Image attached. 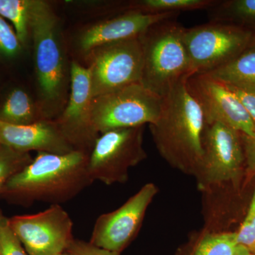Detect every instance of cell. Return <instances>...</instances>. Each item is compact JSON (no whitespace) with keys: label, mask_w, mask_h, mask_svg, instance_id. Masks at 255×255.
Returning <instances> with one entry per match:
<instances>
[{"label":"cell","mask_w":255,"mask_h":255,"mask_svg":"<svg viewBox=\"0 0 255 255\" xmlns=\"http://www.w3.org/2000/svg\"><path fill=\"white\" fill-rule=\"evenodd\" d=\"M204 154L194 177L202 196L204 229L217 231L225 196L229 189L241 190L247 171L246 153L241 134L231 128L215 124L206 129Z\"/></svg>","instance_id":"1"},{"label":"cell","mask_w":255,"mask_h":255,"mask_svg":"<svg viewBox=\"0 0 255 255\" xmlns=\"http://www.w3.org/2000/svg\"><path fill=\"white\" fill-rule=\"evenodd\" d=\"M184 79L163 98L158 119L149 125L156 148L172 168L195 175L204 154L206 121Z\"/></svg>","instance_id":"2"},{"label":"cell","mask_w":255,"mask_h":255,"mask_svg":"<svg viewBox=\"0 0 255 255\" xmlns=\"http://www.w3.org/2000/svg\"><path fill=\"white\" fill-rule=\"evenodd\" d=\"M88 159L89 154L80 150L65 155L38 152L10 178L0 195L26 206L36 201L61 205L94 182L87 169Z\"/></svg>","instance_id":"3"},{"label":"cell","mask_w":255,"mask_h":255,"mask_svg":"<svg viewBox=\"0 0 255 255\" xmlns=\"http://www.w3.org/2000/svg\"><path fill=\"white\" fill-rule=\"evenodd\" d=\"M30 35L34 48L38 107L43 119L59 117L67 102V74L56 15L48 2L33 0Z\"/></svg>","instance_id":"4"},{"label":"cell","mask_w":255,"mask_h":255,"mask_svg":"<svg viewBox=\"0 0 255 255\" xmlns=\"http://www.w3.org/2000/svg\"><path fill=\"white\" fill-rule=\"evenodd\" d=\"M184 29L176 18H170L154 23L139 36L143 52L140 84L162 98L191 76Z\"/></svg>","instance_id":"5"},{"label":"cell","mask_w":255,"mask_h":255,"mask_svg":"<svg viewBox=\"0 0 255 255\" xmlns=\"http://www.w3.org/2000/svg\"><path fill=\"white\" fill-rule=\"evenodd\" d=\"M183 40L191 76L208 74L229 63L255 42V36L236 25L209 21L184 28Z\"/></svg>","instance_id":"6"},{"label":"cell","mask_w":255,"mask_h":255,"mask_svg":"<svg viewBox=\"0 0 255 255\" xmlns=\"http://www.w3.org/2000/svg\"><path fill=\"white\" fill-rule=\"evenodd\" d=\"M163 98L140 83L132 84L92 99V122L99 134L155 123Z\"/></svg>","instance_id":"7"},{"label":"cell","mask_w":255,"mask_h":255,"mask_svg":"<svg viewBox=\"0 0 255 255\" xmlns=\"http://www.w3.org/2000/svg\"><path fill=\"white\" fill-rule=\"evenodd\" d=\"M144 127L118 129L100 134L89 154V174L106 185L124 184L129 170L147 157L143 147Z\"/></svg>","instance_id":"8"},{"label":"cell","mask_w":255,"mask_h":255,"mask_svg":"<svg viewBox=\"0 0 255 255\" xmlns=\"http://www.w3.org/2000/svg\"><path fill=\"white\" fill-rule=\"evenodd\" d=\"M86 55L93 98L141 82L143 52L139 37L102 45Z\"/></svg>","instance_id":"9"},{"label":"cell","mask_w":255,"mask_h":255,"mask_svg":"<svg viewBox=\"0 0 255 255\" xmlns=\"http://www.w3.org/2000/svg\"><path fill=\"white\" fill-rule=\"evenodd\" d=\"M10 226L28 255L65 253L73 237V222L61 205H51L38 214L9 219Z\"/></svg>","instance_id":"10"},{"label":"cell","mask_w":255,"mask_h":255,"mask_svg":"<svg viewBox=\"0 0 255 255\" xmlns=\"http://www.w3.org/2000/svg\"><path fill=\"white\" fill-rule=\"evenodd\" d=\"M158 192L154 183H147L119 209L100 215L90 243L107 251L122 253L136 238L146 211Z\"/></svg>","instance_id":"11"},{"label":"cell","mask_w":255,"mask_h":255,"mask_svg":"<svg viewBox=\"0 0 255 255\" xmlns=\"http://www.w3.org/2000/svg\"><path fill=\"white\" fill-rule=\"evenodd\" d=\"M188 90L202 110L206 123H221L248 137H255V126L249 114L226 83L208 74L191 75Z\"/></svg>","instance_id":"12"},{"label":"cell","mask_w":255,"mask_h":255,"mask_svg":"<svg viewBox=\"0 0 255 255\" xmlns=\"http://www.w3.org/2000/svg\"><path fill=\"white\" fill-rule=\"evenodd\" d=\"M70 78V92L68 102L55 122L75 150L90 154L100 136L92 122L93 97L90 72L87 67L72 61Z\"/></svg>","instance_id":"13"},{"label":"cell","mask_w":255,"mask_h":255,"mask_svg":"<svg viewBox=\"0 0 255 255\" xmlns=\"http://www.w3.org/2000/svg\"><path fill=\"white\" fill-rule=\"evenodd\" d=\"M0 144L25 153L36 151L65 155L76 150L64 136L56 122L48 119L23 126L0 122Z\"/></svg>","instance_id":"14"},{"label":"cell","mask_w":255,"mask_h":255,"mask_svg":"<svg viewBox=\"0 0 255 255\" xmlns=\"http://www.w3.org/2000/svg\"><path fill=\"white\" fill-rule=\"evenodd\" d=\"M179 14H148L127 11L87 28L79 38V47L86 54L102 45L138 38L154 23L176 18Z\"/></svg>","instance_id":"15"},{"label":"cell","mask_w":255,"mask_h":255,"mask_svg":"<svg viewBox=\"0 0 255 255\" xmlns=\"http://www.w3.org/2000/svg\"><path fill=\"white\" fill-rule=\"evenodd\" d=\"M238 246L236 232L201 229L193 233L178 255H233Z\"/></svg>","instance_id":"16"},{"label":"cell","mask_w":255,"mask_h":255,"mask_svg":"<svg viewBox=\"0 0 255 255\" xmlns=\"http://www.w3.org/2000/svg\"><path fill=\"white\" fill-rule=\"evenodd\" d=\"M207 11L209 21L236 25L255 36V0H218Z\"/></svg>","instance_id":"17"},{"label":"cell","mask_w":255,"mask_h":255,"mask_svg":"<svg viewBox=\"0 0 255 255\" xmlns=\"http://www.w3.org/2000/svg\"><path fill=\"white\" fill-rule=\"evenodd\" d=\"M38 105L20 88L9 92L0 107V122L11 125H28L43 120Z\"/></svg>","instance_id":"18"},{"label":"cell","mask_w":255,"mask_h":255,"mask_svg":"<svg viewBox=\"0 0 255 255\" xmlns=\"http://www.w3.org/2000/svg\"><path fill=\"white\" fill-rule=\"evenodd\" d=\"M208 75L224 83L255 89V42L232 61Z\"/></svg>","instance_id":"19"},{"label":"cell","mask_w":255,"mask_h":255,"mask_svg":"<svg viewBox=\"0 0 255 255\" xmlns=\"http://www.w3.org/2000/svg\"><path fill=\"white\" fill-rule=\"evenodd\" d=\"M218 0H140L128 4V11L148 14H181L182 11L208 10Z\"/></svg>","instance_id":"20"},{"label":"cell","mask_w":255,"mask_h":255,"mask_svg":"<svg viewBox=\"0 0 255 255\" xmlns=\"http://www.w3.org/2000/svg\"><path fill=\"white\" fill-rule=\"evenodd\" d=\"M33 0H0V16L9 20L23 46L30 35V17Z\"/></svg>","instance_id":"21"},{"label":"cell","mask_w":255,"mask_h":255,"mask_svg":"<svg viewBox=\"0 0 255 255\" xmlns=\"http://www.w3.org/2000/svg\"><path fill=\"white\" fill-rule=\"evenodd\" d=\"M29 153L20 152L0 144V192L14 174L31 162Z\"/></svg>","instance_id":"22"},{"label":"cell","mask_w":255,"mask_h":255,"mask_svg":"<svg viewBox=\"0 0 255 255\" xmlns=\"http://www.w3.org/2000/svg\"><path fill=\"white\" fill-rule=\"evenodd\" d=\"M0 255H28L0 209Z\"/></svg>","instance_id":"23"},{"label":"cell","mask_w":255,"mask_h":255,"mask_svg":"<svg viewBox=\"0 0 255 255\" xmlns=\"http://www.w3.org/2000/svg\"><path fill=\"white\" fill-rule=\"evenodd\" d=\"M236 234L238 244L246 247L255 255V179L248 211Z\"/></svg>","instance_id":"24"},{"label":"cell","mask_w":255,"mask_h":255,"mask_svg":"<svg viewBox=\"0 0 255 255\" xmlns=\"http://www.w3.org/2000/svg\"><path fill=\"white\" fill-rule=\"evenodd\" d=\"M22 49L14 28L0 16V55L12 58L17 56Z\"/></svg>","instance_id":"25"},{"label":"cell","mask_w":255,"mask_h":255,"mask_svg":"<svg viewBox=\"0 0 255 255\" xmlns=\"http://www.w3.org/2000/svg\"><path fill=\"white\" fill-rule=\"evenodd\" d=\"M226 85L231 89V91L237 96L255 126V89L230 84Z\"/></svg>","instance_id":"26"},{"label":"cell","mask_w":255,"mask_h":255,"mask_svg":"<svg viewBox=\"0 0 255 255\" xmlns=\"http://www.w3.org/2000/svg\"><path fill=\"white\" fill-rule=\"evenodd\" d=\"M65 253L69 255H120L116 253L102 249L91 244L90 242L74 239Z\"/></svg>","instance_id":"27"},{"label":"cell","mask_w":255,"mask_h":255,"mask_svg":"<svg viewBox=\"0 0 255 255\" xmlns=\"http://www.w3.org/2000/svg\"><path fill=\"white\" fill-rule=\"evenodd\" d=\"M246 153L247 171L250 177H255V137H248L243 135Z\"/></svg>","instance_id":"28"},{"label":"cell","mask_w":255,"mask_h":255,"mask_svg":"<svg viewBox=\"0 0 255 255\" xmlns=\"http://www.w3.org/2000/svg\"><path fill=\"white\" fill-rule=\"evenodd\" d=\"M233 255H255L253 252L250 251L246 247L238 245Z\"/></svg>","instance_id":"29"},{"label":"cell","mask_w":255,"mask_h":255,"mask_svg":"<svg viewBox=\"0 0 255 255\" xmlns=\"http://www.w3.org/2000/svg\"><path fill=\"white\" fill-rule=\"evenodd\" d=\"M58 255H69L67 253H62V254H60Z\"/></svg>","instance_id":"30"}]
</instances>
